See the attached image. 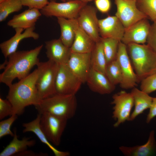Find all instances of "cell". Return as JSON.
Returning a JSON list of instances; mask_svg holds the SVG:
<instances>
[{
    "label": "cell",
    "mask_w": 156,
    "mask_h": 156,
    "mask_svg": "<svg viewBox=\"0 0 156 156\" xmlns=\"http://www.w3.org/2000/svg\"><path fill=\"white\" fill-rule=\"evenodd\" d=\"M43 47L42 44L29 50L16 51L10 55L0 75V82L9 87L15 79L20 80L28 76L32 68L40 62L38 56Z\"/></svg>",
    "instance_id": "1"
},
{
    "label": "cell",
    "mask_w": 156,
    "mask_h": 156,
    "mask_svg": "<svg viewBox=\"0 0 156 156\" xmlns=\"http://www.w3.org/2000/svg\"><path fill=\"white\" fill-rule=\"evenodd\" d=\"M38 74L37 68L27 77L9 87L6 98L12 105V115H20L26 107L34 106L40 102L36 86Z\"/></svg>",
    "instance_id": "2"
},
{
    "label": "cell",
    "mask_w": 156,
    "mask_h": 156,
    "mask_svg": "<svg viewBox=\"0 0 156 156\" xmlns=\"http://www.w3.org/2000/svg\"><path fill=\"white\" fill-rule=\"evenodd\" d=\"M127 46L139 82L156 73V53L148 45L131 43Z\"/></svg>",
    "instance_id": "3"
},
{
    "label": "cell",
    "mask_w": 156,
    "mask_h": 156,
    "mask_svg": "<svg viewBox=\"0 0 156 156\" xmlns=\"http://www.w3.org/2000/svg\"><path fill=\"white\" fill-rule=\"evenodd\" d=\"M77 105L75 95L56 93L34 106L39 114L47 112L68 120L75 116Z\"/></svg>",
    "instance_id": "4"
},
{
    "label": "cell",
    "mask_w": 156,
    "mask_h": 156,
    "mask_svg": "<svg viewBox=\"0 0 156 156\" xmlns=\"http://www.w3.org/2000/svg\"><path fill=\"white\" fill-rule=\"evenodd\" d=\"M59 65L48 60L46 62H40L37 66L38 74L36 86L40 100L56 93L55 81Z\"/></svg>",
    "instance_id": "5"
},
{
    "label": "cell",
    "mask_w": 156,
    "mask_h": 156,
    "mask_svg": "<svg viewBox=\"0 0 156 156\" xmlns=\"http://www.w3.org/2000/svg\"><path fill=\"white\" fill-rule=\"evenodd\" d=\"M87 3L77 0H70L63 3L52 0L40 11L42 15L47 17L77 18L81 10Z\"/></svg>",
    "instance_id": "6"
},
{
    "label": "cell",
    "mask_w": 156,
    "mask_h": 156,
    "mask_svg": "<svg viewBox=\"0 0 156 156\" xmlns=\"http://www.w3.org/2000/svg\"><path fill=\"white\" fill-rule=\"evenodd\" d=\"M40 114L42 130L50 143L58 146L68 120L47 112Z\"/></svg>",
    "instance_id": "7"
},
{
    "label": "cell",
    "mask_w": 156,
    "mask_h": 156,
    "mask_svg": "<svg viewBox=\"0 0 156 156\" xmlns=\"http://www.w3.org/2000/svg\"><path fill=\"white\" fill-rule=\"evenodd\" d=\"M112 98L111 103L114 105L112 118L116 121L114 126L117 127L126 121H129L134 100L131 92L124 90L114 94Z\"/></svg>",
    "instance_id": "8"
},
{
    "label": "cell",
    "mask_w": 156,
    "mask_h": 156,
    "mask_svg": "<svg viewBox=\"0 0 156 156\" xmlns=\"http://www.w3.org/2000/svg\"><path fill=\"white\" fill-rule=\"evenodd\" d=\"M116 60L120 68L122 80L120 87L125 89L133 88L139 82L134 70L127 50V45L119 42Z\"/></svg>",
    "instance_id": "9"
},
{
    "label": "cell",
    "mask_w": 156,
    "mask_h": 156,
    "mask_svg": "<svg viewBox=\"0 0 156 156\" xmlns=\"http://www.w3.org/2000/svg\"><path fill=\"white\" fill-rule=\"evenodd\" d=\"M82 83L66 64L59 65L55 81L56 93L75 95Z\"/></svg>",
    "instance_id": "10"
},
{
    "label": "cell",
    "mask_w": 156,
    "mask_h": 156,
    "mask_svg": "<svg viewBox=\"0 0 156 156\" xmlns=\"http://www.w3.org/2000/svg\"><path fill=\"white\" fill-rule=\"evenodd\" d=\"M117 10L115 15L121 21L125 29L146 16L137 7L135 0H114Z\"/></svg>",
    "instance_id": "11"
},
{
    "label": "cell",
    "mask_w": 156,
    "mask_h": 156,
    "mask_svg": "<svg viewBox=\"0 0 156 156\" xmlns=\"http://www.w3.org/2000/svg\"><path fill=\"white\" fill-rule=\"evenodd\" d=\"M97 12L96 7L87 4L81 10L77 18L79 26L95 42L99 41L101 38Z\"/></svg>",
    "instance_id": "12"
},
{
    "label": "cell",
    "mask_w": 156,
    "mask_h": 156,
    "mask_svg": "<svg viewBox=\"0 0 156 156\" xmlns=\"http://www.w3.org/2000/svg\"><path fill=\"white\" fill-rule=\"evenodd\" d=\"M151 25L147 19H141L125 29L121 40L126 45L131 43L143 44L146 42Z\"/></svg>",
    "instance_id": "13"
},
{
    "label": "cell",
    "mask_w": 156,
    "mask_h": 156,
    "mask_svg": "<svg viewBox=\"0 0 156 156\" xmlns=\"http://www.w3.org/2000/svg\"><path fill=\"white\" fill-rule=\"evenodd\" d=\"M90 55L91 53L71 52L66 64L70 70L82 83L86 82L91 68Z\"/></svg>",
    "instance_id": "14"
},
{
    "label": "cell",
    "mask_w": 156,
    "mask_h": 156,
    "mask_svg": "<svg viewBox=\"0 0 156 156\" xmlns=\"http://www.w3.org/2000/svg\"><path fill=\"white\" fill-rule=\"evenodd\" d=\"M99 32L100 37L121 41L125 30L123 25L115 15L108 16L99 20Z\"/></svg>",
    "instance_id": "15"
},
{
    "label": "cell",
    "mask_w": 156,
    "mask_h": 156,
    "mask_svg": "<svg viewBox=\"0 0 156 156\" xmlns=\"http://www.w3.org/2000/svg\"><path fill=\"white\" fill-rule=\"evenodd\" d=\"M35 27L25 29L17 28L15 29V33L10 39L1 43L0 48L1 52L5 59L11 54L16 51L18 44L23 39L32 38L37 40L39 37V34L34 31Z\"/></svg>",
    "instance_id": "16"
},
{
    "label": "cell",
    "mask_w": 156,
    "mask_h": 156,
    "mask_svg": "<svg viewBox=\"0 0 156 156\" xmlns=\"http://www.w3.org/2000/svg\"><path fill=\"white\" fill-rule=\"evenodd\" d=\"M45 44L49 60L59 65L67 64L71 53L70 48L65 45L59 38L46 41Z\"/></svg>",
    "instance_id": "17"
},
{
    "label": "cell",
    "mask_w": 156,
    "mask_h": 156,
    "mask_svg": "<svg viewBox=\"0 0 156 156\" xmlns=\"http://www.w3.org/2000/svg\"><path fill=\"white\" fill-rule=\"evenodd\" d=\"M86 82L92 91L101 94H110L116 88L105 75L91 68Z\"/></svg>",
    "instance_id": "18"
},
{
    "label": "cell",
    "mask_w": 156,
    "mask_h": 156,
    "mask_svg": "<svg viewBox=\"0 0 156 156\" xmlns=\"http://www.w3.org/2000/svg\"><path fill=\"white\" fill-rule=\"evenodd\" d=\"M42 15L38 9L29 8L15 15L8 21L7 25L14 29L20 28L25 29L35 27L36 22Z\"/></svg>",
    "instance_id": "19"
},
{
    "label": "cell",
    "mask_w": 156,
    "mask_h": 156,
    "mask_svg": "<svg viewBox=\"0 0 156 156\" xmlns=\"http://www.w3.org/2000/svg\"><path fill=\"white\" fill-rule=\"evenodd\" d=\"M119 149L127 156H149L154 154L156 151L154 131L150 132L148 141L144 144L132 147L122 146Z\"/></svg>",
    "instance_id": "20"
},
{
    "label": "cell",
    "mask_w": 156,
    "mask_h": 156,
    "mask_svg": "<svg viewBox=\"0 0 156 156\" xmlns=\"http://www.w3.org/2000/svg\"><path fill=\"white\" fill-rule=\"evenodd\" d=\"M40 115L38 114L36 118L29 122L24 123L23 126L24 129L23 132H32L38 138L40 141L46 145L52 151L56 156H68L70 154L67 151H59L50 143L42 130L40 125Z\"/></svg>",
    "instance_id": "21"
},
{
    "label": "cell",
    "mask_w": 156,
    "mask_h": 156,
    "mask_svg": "<svg viewBox=\"0 0 156 156\" xmlns=\"http://www.w3.org/2000/svg\"><path fill=\"white\" fill-rule=\"evenodd\" d=\"M57 18L60 28L59 39L65 45L70 48L73 42L76 30L79 26L77 19L61 17Z\"/></svg>",
    "instance_id": "22"
},
{
    "label": "cell",
    "mask_w": 156,
    "mask_h": 156,
    "mask_svg": "<svg viewBox=\"0 0 156 156\" xmlns=\"http://www.w3.org/2000/svg\"><path fill=\"white\" fill-rule=\"evenodd\" d=\"M131 93L134 100V109L131 114L129 121H132L148 109L151 105L153 97L141 90L135 87L132 88Z\"/></svg>",
    "instance_id": "23"
},
{
    "label": "cell",
    "mask_w": 156,
    "mask_h": 156,
    "mask_svg": "<svg viewBox=\"0 0 156 156\" xmlns=\"http://www.w3.org/2000/svg\"><path fill=\"white\" fill-rule=\"evenodd\" d=\"M14 135L12 140L0 153V156H12L15 155L27 149L29 147L34 146L36 143L34 140L24 137L21 140L18 139L16 130H14Z\"/></svg>",
    "instance_id": "24"
},
{
    "label": "cell",
    "mask_w": 156,
    "mask_h": 156,
    "mask_svg": "<svg viewBox=\"0 0 156 156\" xmlns=\"http://www.w3.org/2000/svg\"><path fill=\"white\" fill-rule=\"evenodd\" d=\"M95 43L79 26L76 30L73 42L70 47L71 52L81 53H91Z\"/></svg>",
    "instance_id": "25"
},
{
    "label": "cell",
    "mask_w": 156,
    "mask_h": 156,
    "mask_svg": "<svg viewBox=\"0 0 156 156\" xmlns=\"http://www.w3.org/2000/svg\"><path fill=\"white\" fill-rule=\"evenodd\" d=\"M90 63L91 68L106 75L107 62L101 39L99 41L95 43L91 52Z\"/></svg>",
    "instance_id": "26"
},
{
    "label": "cell",
    "mask_w": 156,
    "mask_h": 156,
    "mask_svg": "<svg viewBox=\"0 0 156 156\" xmlns=\"http://www.w3.org/2000/svg\"><path fill=\"white\" fill-rule=\"evenodd\" d=\"M107 64L116 60L119 42L117 40L101 37Z\"/></svg>",
    "instance_id": "27"
},
{
    "label": "cell",
    "mask_w": 156,
    "mask_h": 156,
    "mask_svg": "<svg viewBox=\"0 0 156 156\" xmlns=\"http://www.w3.org/2000/svg\"><path fill=\"white\" fill-rule=\"evenodd\" d=\"M23 6L20 0H5L0 3V22L4 21L10 14L20 11Z\"/></svg>",
    "instance_id": "28"
},
{
    "label": "cell",
    "mask_w": 156,
    "mask_h": 156,
    "mask_svg": "<svg viewBox=\"0 0 156 156\" xmlns=\"http://www.w3.org/2000/svg\"><path fill=\"white\" fill-rule=\"evenodd\" d=\"M106 75L113 85L116 86L121 83L122 80L121 72L116 60L107 64Z\"/></svg>",
    "instance_id": "29"
},
{
    "label": "cell",
    "mask_w": 156,
    "mask_h": 156,
    "mask_svg": "<svg viewBox=\"0 0 156 156\" xmlns=\"http://www.w3.org/2000/svg\"><path fill=\"white\" fill-rule=\"evenodd\" d=\"M136 4L147 18L153 21L156 20V0H137Z\"/></svg>",
    "instance_id": "30"
},
{
    "label": "cell",
    "mask_w": 156,
    "mask_h": 156,
    "mask_svg": "<svg viewBox=\"0 0 156 156\" xmlns=\"http://www.w3.org/2000/svg\"><path fill=\"white\" fill-rule=\"evenodd\" d=\"M18 116L16 115H12L9 118L0 122V138L7 135L14 136V132L11 131L10 128Z\"/></svg>",
    "instance_id": "31"
},
{
    "label": "cell",
    "mask_w": 156,
    "mask_h": 156,
    "mask_svg": "<svg viewBox=\"0 0 156 156\" xmlns=\"http://www.w3.org/2000/svg\"><path fill=\"white\" fill-rule=\"evenodd\" d=\"M140 90L148 94L156 90V73L150 75L141 81Z\"/></svg>",
    "instance_id": "32"
},
{
    "label": "cell",
    "mask_w": 156,
    "mask_h": 156,
    "mask_svg": "<svg viewBox=\"0 0 156 156\" xmlns=\"http://www.w3.org/2000/svg\"><path fill=\"white\" fill-rule=\"evenodd\" d=\"M13 114L12 105L7 99L0 98V120H1L8 116Z\"/></svg>",
    "instance_id": "33"
},
{
    "label": "cell",
    "mask_w": 156,
    "mask_h": 156,
    "mask_svg": "<svg viewBox=\"0 0 156 156\" xmlns=\"http://www.w3.org/2000/svg\"><path fill=\"white\" fill-rule=\"evenodd\" d=\"M23 6L29 9H36L40 10L49 3L48 0H20Z\"/></svg>",
    "instance_id": "34"
},
{
    "label": "cell",
    "mask_w": 156,
    "mask_h": 156,
    "mask_svg": "<svg viewBox=\"0 0 156 156\" xmlns=\"http://www.w3.org/2000/svg\"><path fill=\"white\" fill-rule=\"evenodd\" d=\"M147 44L156 53V20L151 25L147 38Z\"/></svg>",
    "instance_id": "35"
},
{
    "label": "cell",
    "mask_w": 156,
    "mask_h": 156,
    "mask_svg": "<svg viewBox=\"0 0 156 156\" xmlns=\"http://www.w3.org/2000/svg\"><path fill=\"white\" fill-rule=\"evenodd\" d=\"M95 7L100 12L106 13L110 10L111 7L110 0H94Z\"/></svg>",
    "instance_id": "36"
},
{
    "label": "cell",
    "mask_w": 156,
    "mask_h": 156,
    "mask_svg": "<svg viewBox=\"0 0 156 156\" xmlns=\"http://www.w3.org/2000/svg\"><path fill=\"white\" fill-rule=\"evenodd\" d=\"M149 109V112L146 120L147 123H149L156 116V97H153L152 103Z\"/></svg>",
    "instance_id": "37"
},
{
    "label": "cell",
    "mask_w": 156,
    "mask_h": 156,
    "mask_svg": "<svg viewBox=\"0 0 156 156\" xmlns=\"http://www.w3.org/2000/svg\"><path fill=\"white\" fill-rule=\"evenodd\" d=\"M45 153H37L31 151L27 150L18 153L16 154L15 156H43L45 155Z\"/></svg>",
    "instance_id": "38"
},
{
    "label": "cell",
    "mask_w": 156,
    "mask_h": 156,
    "mask_svg": "<svg viewBox=\"0 0 156 156\" xmlns=\"http://www.w3.org/2000/svg\"><path fill=\"white\" fill-rule=\"evenodd\" d=\"M77 0L79 1H81L83 2L88 3V2L92 1H94V0Z\"/></svg>",
    "instance_id": "39"
},
{
    "label": "cell",
    "mask_w": 156,
    "mask_h": 156,
    "mask_svg": "<svg viewBox=\"0 0 156 156\" xmlns=\"http://www.w3.org/2000/svg\"><path fill=\"white\" fill-rule=\"evenodd\" d=\"M63 2H66V0H60Z\"/></svg>",
    "instance_id": "40"
},
{
    "label": "cell",
    "mask_w": 156,
    "mask_h": 156,
    "mask_svg": "<svg viewBox=\"0 0 156 156\" xmlns=\"http://www.w3.org/2000/svg\"><path fill=\"white\" fill-rule=\"evenodd\" d=\"M5 0H0V3H1V2H2V1H5Z\"/></svg>",
    "instance_id": "41"
},
{
    "label": "cell",
    "mask_w": 156,
    "mask_h": 156,
    "mask_svg": "<svg viewBox=\"0 0 156 156\" xmlns=\"http://www.w3.org/2000/svg\"><path fill=\"white\" fill-rule=\"evenodd\" d=\"M135 0L137 1V0Z\"/></svg>",
    "instance_id": "42"
}]
</instances>
